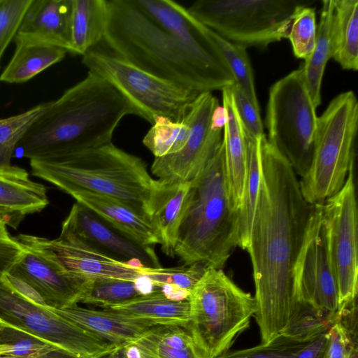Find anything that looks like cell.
<instances>
[{
	"mask_svg": "<svg viewBox=\"0 0 358 358\" xmlns=\"http://www.w3.org/2000/svg\"><path fill=\"white\" fill-rule=\"evenodd\" d=\"M261 183L246 250L253 268L261 343L284 333L302 309L295 268L313 209L289 162L259 138Z\"/></svg>",
	"mask_w": 358,
	"mask_h": 358,
	"instance_id": "1",
	"label": "cell"
},
{
	"mask_svg": "<svg viewBox=\"0 0 358 358\" xmlns=\"http://www.w3.org/2000/svg\"><path fill=\"white\" fill-rule=\"evenodd\" d=\"M134 106L112 85L87 76L50 101L19 143L22 157L46 162L111 143L113 132Z\"/></svg>",
	"mask_w": 358,
	"mask_h": 358,
	"instance_id": "2",
	"label": "cell"
},
{
	"mask_svg": "<svg viewBox=\"0 0 358 358\" xmlns=\"http://www.w3.org/2000/svg\"><path fill=\"white\" fill-rule=\"evenodd\" d=\"M103 40L113 53L159 78L198 92L235 83L229 68L199 58L138 8L132 0H108Z\"/></svg>",
	"mask_w": 358,
	"mask_h": 358,
	"instance_id": "3",
	"label": "cell"
},
{
	"mask_svg": "<svg viewBox=\"0 0 358 358\" xmlns=\"http://www.w3.org/2000/svg\"><path fill=\"white\" fill-rule=\"evenodd\" d=\"M29 162L34 176L61 190L75 187L113 197L151 222L160 182L151 177L142 159L112 142L52 162Z\"/></svg>",
	"mask_w": 358,
	"mask_h": 358,
	"instance_id": "4",
	"label": "cell"
},
{
	"mask_svg": "<svg viewBox=\"0 0 358 358\" xmlns=\"http://www.w3.org/2000/svg\"><path fill=\"white\" fill-rule=\"evenodd\" d=\"M236 247L238 212L229 194L222 143L205 169L190 181L174 255L183 266L203 262L222 269Z\"/></svg>",
	"mask_w": 358,
	"mask_h": 358,
	"instance_id": "5",
	"label": "cell"
},
{
	"mask_svg": "<svg viewBox=\"0 0 358 358\" xmlns=\"http://www.w3.org/2000/svg\"><path fill=\"white\" fill-rule=\"evenodd\" d=\"M187 329L207 358L228 351L250 326L254 296L240 288L222 269L208 267L189 292Z\"/></svg>",
	"mask_w": 358,
	"mask_h": 358,
	"instance_id": "6",
	"label": "cell"
},
{
	"mask_svg": "<svg viewBox=\"0 0 358 358\" xmlns=\"http://www.w3.org/2000/svg\"><path fill=\"white\" fill-rule=\"evenodd\" d=\"M358 129V101L354 92L335 96L317 117L310 166L299 180L310 204H321L343 186L353 168Z\"/></svg>",
	"mask_w": 358,
	"mask_h": 358,
	"instance_id": "7",
	"label": "cell"
},
{
	"mask_svg": "<svg viewBox=\"0 0 358 358\" xmlns=\"http://www.w3.org/2000/svg\"><path fill=\"white\" fill-rule=\"evenodd\" d=\"M308 0H198L187 8L222 38L264 48L287 38L297 6Z\"/></svg>",
	"mask_w": 358,
	"mask_h": 358,
	"instance_id": "8",
	"label": "cell"
},
{
	"mask_svg": "<svg viewBox=\"0 0 358 358\" xmlns=\"http://www.w3.org/2000/svg\"><path fill=\"white\" fill-rule=\"evenodd\" d=\"M302 68L276 81L269 89L265 125L268 142L301 178L312 162L317 116Z\"/></svg>",
	"mask_w": 358,
	"mask_h": 358,
	"instance_id": "9",
	"label": "cell"
},
{
	"mask_svg": "<svg viewBox=\"0 0 358 358\" xmlns=\"http://www.w3.org/2000/svg\"><path fill=\"white\" fill-rule=\"evenodd\" d=\"M82 63L107 80L136 108L138 116L154 123L157 116L180 122L199 92L152 75L115 53L93 48Z\"/></svg>",
	"mask_w": 358,
	"mask_h": 358,
	"instance_id": "10",
	"label": "cell"
},
{
	"mask_svg": "<svg viewBox=\"0 0 358 358\" xmlns=\"http://www.w3.org/2000/svg\"><path fill=\"white\" fill-rule=\"evenodd\" d=\"M321 206L339 312L357 303L358 294V208L353 168L342 188Z\"/></svg>",
	"mask_w": 358,
	"mask_h": 358,
	"instance_id": "11",
	"label": "cell"
},
{
	"mask_svg": "<svg viewBox=\"0 0 358 358\" xmlns=\"http://www.w3.org/2000/svg\"><path fill=\"white\" fill-rule=\"evenodd\" d=\"M0 322L22 329L77 358H101L118 347L12 292L0 278Z\"/></svg>",
	"mask_w": 358,
	"mask_h": 358,
	"instance_id": "12",
	"label": "cell"
},
{
	"mask_svg": "<svg viewBox=\"0 0 358 358\" xmlns=\"http://www.w3.org/2000/svg\"><path fill=\"white\" fill-rule=\"evenodd\" d=\"M220 105L210 92H200L183 119L188 123L189 137L178 152L155 157L150 171L164 184L185 182L195 178L214 157L222 143L223 128L212 124Z\"/></svg>",
	"mask_w": 358,
	"mask_h": 358,
	"instance_id": "13",
	"label": "cell"
},
{
	"mask_svg": "<svg viewBox=\"0 0 358 358\" xmlns=\"http://www.w3.org/2000/svg\"><path fill=\"white\" fill-rule=\"evenodd\" d=\"M321 204L313 205L296 265L295 280L301 303L335 318L338 312V294L327 250Z\"/></svg>",
	"mask_w": 358,
	"mask_h": 358,
	"instance_id": "14",
	"label": "cell"
},
{
	"mask_svg": "<svg viewBox=\"0 0 358 358\" xmlns=\"http://www.w3.org/2000/svg\"><path fill=\"white\" fill-rule=\"evenodd\" d=\"M15 239L22 245L40 249L68 271L87 278H113L136 281L144 277L143 266L120 261L73 238L48 239L20 234Z\"/></svg>",
	"mask_w": 358,
	"mask_h": 358,
	"instance_id": "15",
	"label": "cell"
},
{
	"mask_svg": "<svg viewBox=\"0 0 358 358\" xmlns=\"http://www.w3.org/2000/svg\"><path fill=\"white\" fill-rule=\"evenodd\" d=\"M59 236L79 240L134 266H162L154 248L143 246L127 238L78 202L64 220Z\"/></svg>",
	"mask_w": 358,
	"mask_h": 358,
	"instance_id": "16",
	"label": "cell"
},
{
	"mask_svg": "<svg viewBox=\"0 0 358 358\" xmlns=\"http://www.w3.org/2000/svg\"><path fill=\"white\" fill-rule=\"evenodd\" d=\"M22 245L24 251L8 273L31 285L48 307L64 308L78 304L90 278L68 271L38 248Z\"/></svg>",
	"mask_w": 358,
	"mask_h": 358,
	"instance_id": "17",
	"label": "cell"
},
{
	"mask_svg": "<svg viewBox=\"0 0 358 358\" xmlns=\"http://www.w3.org/2000/svg\"><path fill=\"white\" fill-rule=\"evenodd\" d=\"M132 1L151 20L197 57L214 65L229 68L210 35V29L187 8L171 0Z\"/></svg>",
	"mask_w": 358,
	"mask_h": 358,
	"instance_id": "18",
	"label": "cell"
},
{
	"mask_svg": "<svg viewBox=\"0 0 358 358\" xmlns=\"http://www.w3.org/2000/svg\"><path fill=\"white\" fill-rule=\"evenodd\" d=\"M62 191L136 243L151 248L160 243L152 223L120 201L79 188L66 187Z\"/></svg>",
	"mask_w": 358,
	"mask_h": 358,
	"instance_id": "19",
	"label": "cell"
},
{
	"mask_svg": "<svg viewBox=\"0 0 358 358\" xmlns=\"http://www.w3.org/2000/svg\"><path fill=\"white\" fill-rule=\"evenodd\" d=\"M72 0H31L15 36L71 52Z\"/></svg>",
	"mask_w": 358,
	"mask_h": 358,
	"instance_id": "20",
	"label": "cell"
},
{
	"mask_svg": "<svg viewBox=\"0 0 358 358\" xmlns=\"http://www.w3.org/2000/svg\"><path fill=\"white\" fill-rule=\"evenodd\" d=\"M48 308L118 348L134 343L156 326L107 308L97 310L78 304L64 308Z\"/></svg>",
	"mask_w": 358,
	"mask_h": 358,
	"instance_id": "21",
	"label": "cell"
},
{
	"mask_svg": "<svg viewBox=\"0 0 358 358\" xmlns=\"http://www.w3.org/2000/svg\"><path fill=\"white\" fill-rule=\"evenodd\" d=\"M49 203L45 187L33 181L19 166L0 167V217L17 228L23 217Z\"/></svg>",
	"mask_w": 358,
	"mask_h": 358,
	"instance_id": "22",
	"label": "cell"
},
{
	"mask_svg": "<svg viewBox=\"0 0 358 358\" xmlns=\"http://www.w3.org/2000/svg\"><path fill=\"white\" fill-rule=\"evenodd\" d=\"M222 93V106L227 118L222 136L226 178L232 205L238 212L247 173L246 139L230 86L224 88Z\"/></svg>",
	"mask_w": 358,
	"mask_h": 358,
	"instance_id": "23",
	"label": "cell"
},
{
	"mask_svg": "<svg viewBox=\"0 0 358 358\" xmlns=\"http://www.w3.org/2000/svg\"><path fill=\"white\" fill-rule=\"evenodd\" d=\"M331 58L343 69L358 70V1L331 0Z\"/></svg>",
	"mask_w": 358,
	"mask_h": 358,
	"instance_id": "24",
	"label": "cell"
},
{
	"mask_svg": "<svg viewBox=\"0 0 358 358\" xmlns=\"http://www.w3.org/2000/svg\"><path fill=\"white\" fill-rule=\"evenodd\" d=\"M190 181L173 184L160 182L151 223L159 240L162 252L173 257L178 229L189 199Z\"/></svg>",
	"mask_w": 358,
	"mask_h": 358,
	"instance_id": "25",
	"label": "cell"
},
{
	"mask_svg": "<svg viewBox=\"0 0 358 358\" xmlns=\"http://www.w3.org/2000/svg\"><path fill=\"white\" fill-rule=\"evenodd\" d=\"M13 55L0 75V82L26 83L61 62L67 53L59 47L15 36Z\"/></svg>",
	"mask_w": 358,
	"mask_h": 358,
	"instance_id": "26",
	"label": "cell"
},
{
	"mask_svg": "<svg viewBox=\"0 0 358 358\" xmlns=\"http://www.w3.org/2000/svg\"><path fill=\"white\" fill-rule=\"evenodd\" d=\"M153 325H176L187 329L189 322L188 298L175 300L162 290L143 295L128 302L108 308Z\"/></svg>",
	"mask_w": 358,
	"mask_h": 358,
	"instance_id": "27",
	"label": "cell"
},
{
	"mask_svg": "<svg viewBox=\"0 0 358 358\" xmlns=\"http://www.w3.org/2000/svg\"><path fill=\"white\" fill-rule=\"evenodd\" d=\"M108 0H72L71 52L84 55L103 39Z\"/></svg>",
	"mask_w": 358,
	"mask_h": 358,
	"instance_id": "28",
	"label": "cell"
},
{
	"mask_svg": "<svg viewBox=\"0 0 358 358\" xmlns=\"http://www.w3.org/2000/svg\"><path fill=\"white\" fill-rule=\"evenodd\" d=\"M134 344L153 358H207L189 331L180 326H154Z\"/></svg>",
	"mask_w": 358,
	"mask_h": 358,
	"instance_id": "29",
	"label": "cell"
},
{
	"mask_svg": "<svg viewBox=\"0 0 358 358\" xmlns=\"http://www.w3.org/2000/svg\"><path fill=\"white\" fill-rule=\"evenodd\" d=\"M245 134L247 173L242 203L238 210L239 247L243 250H246L248 245L261 183L260 138H256Z\"/></svg>",
	"mask_w": 358,
	"mask_h": 358,
	"instance_id": "30",
	"label": "cell"
},
{
	"mask_svg": "<svg viewBox=\"0 0 358 358\" xmlns=\"http://www.w3.org/2000/svg\"><path fill=\"white\" fill-rule=\"evenodd\" d=\"M331 0H322L320 18L313 51L301 66L308 93L315 108L321 103V85L328 60L331 58L329 16Z\"/></svg>",
	"mask_w": 358,
	"mask_h": 358,
	"instance_id": "31",
	"label": "cell"
},
{
	"mask_svg": "<svg viewBox=\"0 0 358 358\" xmlns=\"http://www.w3.org/2000/svg\"><path fill=\"white\" fill-rule=\"evenodd\" d=\"M145 295L136 281L90 278L79 303L108 308Z\"/></svg>",
	"mask_w": 358,
	"mask_h": 358,
	"instance_id": "32",
	"label": "cell"
},
{
	"mask_svg": "<svg viewBox=\"0 0 358 358\" xmlns=\"http://www.w3.org/2000/svg\"><path fill=\"white\" fill-rule=\"evenodd\" d=\"M189 131V126L185 119L176 122L166 117L157 116L143 138V143L155 157H161L180 150Z\"/></svg>",
	"mask_w": 358,
	"mask_h": 358,
	"instance_id": "33",
	"label": "cell"
},
{
	"mask_svg": "<svg viewBox=\"0 0 358 358\" xmlns=\"http://www.w3.org/2000/svg\"><path fill=\"white\" fill-rule=\"evenodd\" d=\"M50 101L41 103L17 115L0 119V167L12 165L15 148L31 126L47 110Z\"/></svg>",
	"mask_w": 358,
	"mask_h": 358,
	"instance_id": "34",
	"label": "cell"
},
{
	"mask_svg": "<svg viewBox=\"0 0 358 358\" xmlns=\"http://www.w3.org/2000/svg\"><path fill=\"white\" fill-rule=\"evenodd\" d=\"M60 350H64L22 329L0 324V356L36 357Z\"/></svg>",
	"mask_w": 358,
	"mask_h": 358,
	"instance_id": "35",
	"label": "cell"
},
{
	"mask_svg": "<svg viewBox=\"0 0 358 358\" xmlns=\"http://www.w3.org/2000/svg\"><path fill=\"white\" fill-rule=\"evenodd\" d=\"M210 35L227 61L234 77L235 83L241 89L252 105L259 109L253 71L246 48L227 41L211 29Z\"/></svg>",
	"mask_w": 358,
	"mask_h": 358,
	"instance_id": "36",
	"label": "cell"
},
{
	"mask_svg": "<svg viewBox=\"0 0 358 358\" xmlns=\"http://www.w3.org/2000/svg\"><path fill=\"white\" fill-rule=\"evenodd\" d=\"M313 3L311 1L296 7L287 37L294 56L304 61L311 55L316 42L315 10L310 6Z\"/></svg>",
	"mask_w": 358,
	"mask_h": 358,
	"instance_id": "37",
	"label": "cell"
},
{
	"mask_svg": "<svg viewBox=\"0 0 358 358\" xmlns=\"http://www.w3.org/2000/svg\"><path fill=\"white\" fill-rule=\"evenodd\" d=\"M208 266L203 262L190 266L171 268L142 266L143 275L152 284L162 288L164 285H171L176 288L189 292L205 273Z\"/></svg>",
	"mask_w": 358,
	"mask_h": 358,
	"instance_id": "38",
	"label": "cell"
},
{
	"mask_svg": "<svg viewBox=\"0 0 358 358\" xmlns=\"http://www.w3.org/2000/svg\"><path fill=\"white\" fill-rule=\"evenodd\" d=\"M313 338H301L281 334L268 343H261L250 348L228 351L216 358H294L298 352Z\"/></svg>",
	"mask_w": 358,
	"mask_h": 358,
	"instance_id": "39",
	"label": "cell"
},
{
	"mask_svg": "<svg viewBox=\"0 0 358 358\" xmlns=\"http://www.w3.org/2000/svg\"><path fill=\"white\" fill-rule=\"evenodd\" d=\"M31 0H0V64Z\"/></svg>",
	"mask_w": 358,
	"mask_h": 358,
	"instance_id": "40",
	"label": "cell"
},
{
	"mask_svg": "<svg viewBox=\"0 0 358 358\" xmlns=\"http://www.w3.org/2000/svg\"><path fill=\"white\" fill-rule=\"evenodd\" d=\"M230 88L245 133L256 138H260L264 135V133L259 109L252 105L235 83L230 86Z\"/></svg>",
	"mask_w": 358,
	"mask_h": 358,
	"instance_id": "41",
	"label": "cell"
},
{
	"mask_svg": "<svg viewBox=\"0 0 358 358\" xmlns=\"http://www.w3.org/2000/svg\"><path fill=\"white\" fill-rule=\"evenodd\" d=\"M328 358H348L357 348V338L350 333L336 317L328 331Z\"/></svg>",
	"mask_w": 358,
	"mask_h": 358,
	"instance_id": "42",
	"label": "cell"
},
{
	"mask_svg": "<svg viewBox=\"0 0 358 358\" xmlns=\"http://www.w3.org/2000/svg\"><path fill=\"white\" fill-rule=\"evenodd\" d=\"M1 280L12 292L22 299L38 306H48L42 296L22 279L7 272L2 275Z\"/></svg>",
	"mask_w": 358,
	"mask_h": 358,
	"instance_id": "43",
	"label": "cell"
},
{
	"mask_svg": "<svg viewBox=\"0 0 358 358\" xmlns=\"http://www.w3.org/2000/svg\"><path fill=\"white\" fill-rule=\"evenodd\" d=\"M23 251V246L15 238L0 236V278L11 269Z\"/></svg>",
	"mask_w": 358,
	"mask_h": 358,
	"instance_id": "44",
	"label": "cell"
},
{
	"mask_svg": "<svg viewBox=\"0 0 358 358\" xmlns=\"http://www.w3.org/2000/svg\"><path fill=\"white\" fill-rule=\"evenodd\" d=\"M328 331L325 330L312 338L294 358H328Z\"/></svg>",
	"mask_w": 358,
	"mask_h": 358,
	"instance_id": "45",
	"label": "cell"
},
{
	"mask_svg": "<svg viewBox=\"0 0 358 358\" xmlns=\"http://www.w3.org/2000/svg\"><path fill=\"white\" fill-rule=\"evenodd\" d=\"M0 358H77L71 354L60 350L49 355L43 356H31V357H13V356H0Z\"/></svg>",
	"mask_w": 358,
	"mask_h": 358,
	"instance_id": "46",
	"label": "cell"
},
{
	"mask_svg": "<svg viewBox=\"0 0 358 358\" xmlns=\"http://www.w3.org/2000/svg\"><path fill=\"white\" fill-rule=\"evenodd\" d=\"M6 222L0 217V236H8Z\"/></svg>",
	"mask_w": 358,
	"mask_h": 358,
	"instance_id": "47",
	"label": "cell"
},
{
	"mask_svg": "<svg viewBox=\"0 0 358 358\" xmlns=\"http://www.w3.org/2000/svg\"><path fill=\"white\" fill-rule=\"evenodd\" d=\"M118 349H117L116 350L113 351V352H111L108 355H106V356H104L101 358H121L119 355V352H118Z\"/></svg>",
	"mask_w": 358,
	"mask_h": 358,
	"instance_id": "48",
	"label": "cell"
},
{
	"mask_svg": "<svg viewBox=\"0 0 358 358\" xmlns=\"http://www.w3.org/2000/svg\"><path fill=\"white\" fill-rule=\"evenodd\" d=\"M348 358H358L357 348L352 350Z\"/></svg>",
	"mask_w": 358,
	"mask_h": 358,
	"instance_id": "49",
	"label": "cell"
},
{
	"mask_svg": "<svg viewBox=\"0 0 358 358\" xmlns=\"http://www.w3.org/2000/svg\"><path fill=\"white\" fill-rule=\"evenodd\" d=\"M140 350V357L139 358H153L150 355H148L147 353L143 352L142 350Z\"/></svg>",
	"mask_w": 358,
	"mask_h": 358,
	"instance_id": "50",
	"label": "cell"
},
{
	"mask_svg": "<svg viewBox=\"0 0 358 358\" xmlns=\"http://www.w3.org/2000/svg\"><path fill=\"white\" fill-rule=\"evenodd\" d=\"M0 324H1V322H0Z\"/></svg>",
	"mask_w": 358,
	"mask_h": 358,
	"instance_id": "51",
	"label": "cell"
}]
</instances>
